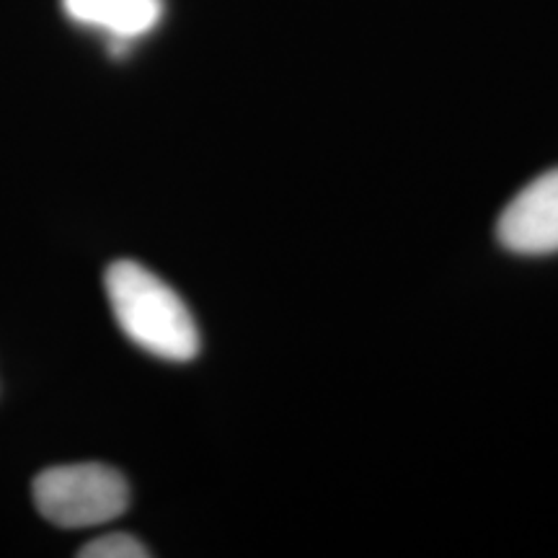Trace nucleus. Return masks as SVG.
Segmentation results:
<instances>
[{"label":"nucleus","instance_id":"nucleus-1","mask_svg":"<svg viewBox=\"0 0 558 558\" xmlns=\"http://www.w3.org/2000/svg\"><path fill=\"white\" fill-rule=\"evenodd\" d=\"M107 295L120 329L145 352L169 362L197 357L199 331L190 308L143 264L130 259L111 264Z\"/></svg>","mask_w":558,"mask_h":558},{"label":"nucleus","instance_id":"nucleus-2","mask_svg":"<svg viewBox=\"0 0 558 558\" xmlns=\"http://www.w3.org/2000/svg\"><path fill=\"white\" fill-rule=\"evenodd\" d=\"M34 505L58 527H96L128 512L130 486L111 465H58L34 478Z\"/></svg>","mask_w":558,"mask_h":558},{"label":"nucleus","instance_id":"nucleus-3","mask_svg":"<svg viewBox=\"0 0 558 558\" xmlns=\"http://www.w3.org/2000/svg\"><path fill=\"white\" fill-rule=\"evenodd\" d=\"M499 243L520 256L558 251V169L543 173L509 202L497 226Z\"/></svg>","mask_w":558,"mask_h":558},{"label":"nucleus","instance_id":"nucleus-4","mask_svg":"<svg viewBox=\"0 0 558 558\" xmlns=\"http://www.w3.org/2000/svg\"><path fill=\"white\" fill-rule=\"evenodd\" d=\"M62 11L75 24L107 32L114 47H124L156 29L163 0H62Z\"/></svg>","mask_w":558,"mask_h":558},{"label":"nucleus","instance_id":"nucleus-5","mask_svg":"<svg viewBox=\"0 0 558 558\" xmlns=\"http://www.w3.org/2000/svg\"><path fill=\"white\" fill-rule=\"evenodd\" d=\"M81 558H148L150 550L145 543L132 538L128 533H109L101 538L86 543L78 550Z\"/></svg>","mask_w":558,"mask_h":558}]
</instances>
